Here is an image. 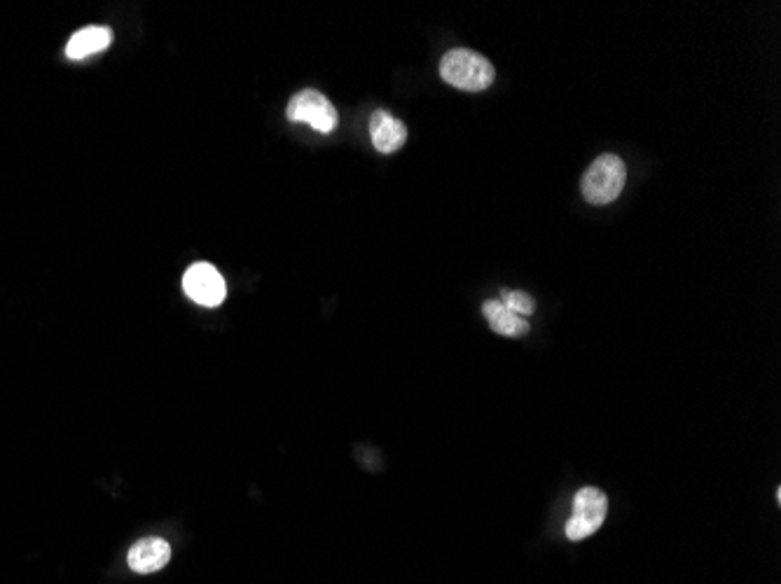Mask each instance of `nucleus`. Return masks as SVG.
<instances>
[{
  "instance_id": "f257e3e1",
  "label": "nucleus",
  "mask_w": 781,
  "mask_h": 584,
  "mask_svg": "<svg viewBox=\"0 0 781 584\" xmlns=\"http://www.w3.org/2000/svg\"><path fill=\"white\" fill-rule=\"evenodd\" d=\"M440 78L463 92H485L496 78L494 64L482 54L454 47L440 61Z\"/></svg>"
},
{
  "instance_id": "f03ea898",
  "label": "nucleus",
  "mask_w": 781,
  "mask_h": 584,
  "mask_svg": "<svg viewBox=\"0 0 781 584\" xmlns=\"http://www.w3.org/2000/svg\"><path fill=\"white\" fill-rule=\"evenodd\" d=\"M627 183L625 162L618 155H601L585 171L580 192L587 204L606 206L620 197Z\"/></svg>"
},
{
  "instance_id": "7ed1b4c3",
  "label": "nucleus",
  "mask_w": 781,
  "mask_h": 584,
  "mask_svg": "<svg viewBox=\"0 0 781 584\" xmlns=\"http://www.w3.org/2000/svg\"><path fill=\"white\" fill-rule=\"evenodd\" d=\"M286 117L293 124H309L311 129L319 131V134H333L337 129V110L333 103L328 101L326 94L316 92V89H302L293 99L288 101Z\"/></svg>"
},
{
  "instance_id": "20e7f679",
  "label": "nucleus",
  "mask_w": 781,
  "mask_h": 584,
  "mask_svg": "<svg viewBox=\"0 0 781 584\" xmlns=\"http://www.w3.org/2000/svg\"><path fill=\"white\" fill-rule=\"evenodd\" d=\"M608 512V498L601 489L585 486L573 498V514L566 521V538L578 542L590 538L604 524Z\"/></svg>"
},
{
  "instance_id": "39448f33",
  "label": "nucleus",
  "mask_w": 781,
  "mask_h": 584,
  "mask_svg": "<svg viewBox=\"0 0 781 584\" xmlns=\"http://www.w3.org/2000/svg\"><path fill=\"white\" fill-rule=\"evenodd\" d=\"M183 290L199 307H220L227 297L225 278L209 262H197L185 271Z\"/></svg>"
},
{
  "instance_id": "423d86ee",
  "label": "nucleus",
  "mask_w": 781,
  "mask_h": 584,
  "mask_svg": "<svg viewBox=\"0 0 781 584\" xmlns=\"http://www.w3.org/2000/svg\"><path fill=\"white\" fill-rule=\"evenodd\" d=\"M370 138L377 152L393 155V152H398L405 145L407 127L398 117L386 113V110H375L370 117Z\"/></svg>"
},
{
  "instance_id": "0eeeda50",
  "label": "nucleus",
  "mask_w": 781,
  "mask_h": 584,
  "mask_svg": "<svg viewBox=\"0 0 781 584\" xmlns=\"http://www.w3.org/2000/svg\"><path fill=\"white\" fill-rule=\"evenodd\" d=\"M171 559V547L167 540L162 538H143L138 540L134 547L129 549V568L134 573L148 575V573H157V570L164 568Z\"/></svg>"
},
{
  "instance_id": "6e6552de",
  "label": "nucleus",
  "mask_w": 781,
  "mask_h": 584,
  "mask_svg": "<svg viewBox=\"0 0 781 584\" xmlns=\"http://www.w3.org/2000/svg\"><path fill=\"white\" fill-rule=\"evenodd\" d=\"M110 43H113V31L106 29V26H85V29L68 40L66 57L71 61L89 59L94 54L108 50Z\"/></svg>"
},
{
  "instance_id": "1a4fd4ad",
  "label": "nucleus",
  "mask_w": 781,
  "mask_h": 584,
  "mask_svg": "<svg viewBox=\"0 0 781 584\" xmlns=\"http://www.w3.org/2000/svg\"><path fill=\"white\" fill-rule=\"evenodd\" d=\"M482 314H485L489 328L499 332L503 337H527L529 323L527 318L513 314V311L503 307L499 300H489L482 304Z\"/></svg>"
},
{
  "instance_id": "9d476101",
  "label": "nucleus",
  "mask_w": 781,
  "mask_h": 584,
  "mask_svg": "<svg viewBox=\"0 0 781 584\" xmlns=\"http://www.w3.org/2000/svg\"><path fill=\"white\" fill-rule=\"evenodd\" d=\"M503 307L513 311V314L517 316H531L536 311V300L531 295H527V292L522 290H508L503 288L501 290V300H499Z\"/></svg>"
}]
</instances>
